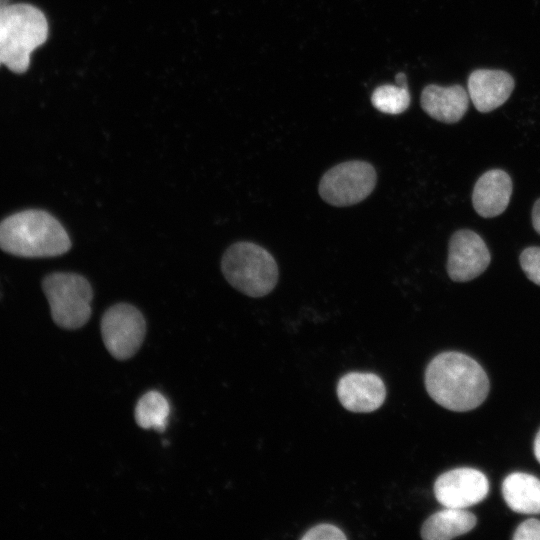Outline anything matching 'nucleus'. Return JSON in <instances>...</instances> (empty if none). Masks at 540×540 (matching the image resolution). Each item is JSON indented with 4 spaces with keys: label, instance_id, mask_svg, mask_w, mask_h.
I'll return each instance as SVG.
<instances>
[{
    "label": "nucleus",
    "instance_id": "nucleus-1",
    "mask_svg": "<svg viewBox=\"0 0 540 540\" xmlns=\"http://www.w3.org/2000/svg\"><path fill=\"white\" fill-rule=\"evenodd\" d=\"M431 398L452 411H468L481 405L489 393V379L483 368L460 352L434 357L425 372Z\"/></svg>",
    "mask_w": 540,
    "mask_h": 540
},
{
    "label": "nucleus",
    "instance_id": "nucleus-2",
    "mask_svg": "<svg viewBox=\"0 0 540 540\" xmlns=\"http://www.w3.org/2000/svg\"><path fill=\"white\" fill-rule=\"evenodd\" d=\"M0 248L20 257H54L68 252L71 240L54 216L29 209L0 222Z\"/></svg>",
    "mask_w": 540,
    "mask_h": 540
},
{
    "label": "nucleus",
    "instance_id": "nucleus-3",
    "mask_svg": "<svg viewBox=\"0 0 540 540\" xmlns=\"http://www.w3.org/2000/svg\"><path fill=\"white\" fill-rule=\"evenodd\" d=\"M48 36L44 14L30 4H8L0 8V66L24 73L31 53Z\"/></svg>",
    "mask_w": 540,
    "mask_h": 540
},
{
    "label": "nucleus",
    "instance_id": "nucleus-4",
    "mask_svg": "<svg viewBox=\"0 0 540 540\" xmlns=\"http://www.w3.org/2000/svg\"><path fill=\"white\" fill-rule=\"evenodd\" d=\"M225 279L238 291L250 297L269 294L278 281V267L265 248L241 241L232 244L222 256Z\"/></svg>",
    "mask_w": 540,
    "mask_h": 540
},
{
    "label": "nucleus",
    "instance_id": "nucleus-5",
    "mask_svg": "<svg viewBox=\"0 0 540 540\" xmlns=\"http://www.w3.org/2000/svg\"><path fill=\"white\" fill-rule=\"evenodd\" d=\"M53 321L61 328L84 326L91 316L93 291L89 281L72 272H53L42 281Z\"/></svg>",
    "mask_w": 540,
    "mask_h": 540
},
{
    "label": "nucleus",
    "instance_id": "nucleus-6",
    "mask_svg": "<svg viewBox=\"0 0 540 540\" xmlns=\"http://www.w3.org/2000/svg\"><path fill=\"white\" fill-rule=\"evenodd\" d=\"M377 175L368 162L346 161L330 168L321 178L319 194L327 203L345 207L357 204L374 190Z\"/></svg>",
    "mask_w": 540,
    "mask_h": 540
},
{
    "label": "nucleus",
    "instance_id": "nucleus-7",
    "mask_svg": "<svg viewBox=\"0 0 540 540\" xmlns=\"http://www.w3.org/2000/svg\"><path fill=\"white\" fill-rule=\"evenodd\" d=\"M146 334L142 313L128 303L109 307L101 319V335L107 351L117 360L133 357Z\"/></svg>",
    "mask_w": 540,
    "mask_h": 540
},
{
    "label": "nucleus",
    "instance_id": "nucleus-8",
    "mask_svg": "<svg viewBox=\"0 0 540 540\" xmlns=\"http://www.w3.org/2000/svg\"><path fill=\"white\" fill-rule=\"evenodd\" d=\"M489 492L486 476L473 468H456L435 481L434 494L444 507L465 509L484 500Z\"/></svg>",
    "mask_w": 540,
    "mask_h": 540
},
{
    "label": "nucleus",
    "instance_id": "nucleus-9",
    "mask_svg": "<svg viewBox=\"0 0 540 540\" xmlns=\"http://www.w3.org/2000/svg\"><path fill=\"white\" fill-rule=\"evenodd\" d=\"M491 256L483 239L467 229L456 231L448 247L447 272L455 282L470 281L482 274Z\"/></svg>",
    "mask_w": 540,
    "mask_h": 540
},
{
    "label": "nucleus",
    "instance_id": "nucleus-10",
    "mask_svg": "<svg viewBox=\"0 0 540 540\" xmlns=\"http://www.w3.org/2000/svg\"><path fill=\"white\" fill-rule=\"evenodd\" d=\"M337 395L344 408L367 413L378 409L386 397L382 379L373 373L351 372L340 378Z\"/></svg>",
    "mask_w": 540,
    "mask_h": 540
},
{
    "label": "nucleus",
    "instance_id": "nucleus-11",
    "mask_svg": "<svg viewBox=\"0 0 540 540\" xmlns=\"http://www.w3.org/2000/svg\"><path fill=\"white\" fill-rule=\"evenodd\" d=\"M513 77L503 70L477 69L468 77V95L475 108L487 113L501 106L514 89Z\"/></svg>",
    "mask_w": 540,
    "mask_h": 540
},
{
    "label": "nucleus",
    "instance_id": "nucleus-12",
    "mask_svg": "<svg viewBox=\"0 0 540 540\" xmlns=\"http://www.w3.org/2000/svg\"><path fill=\"white\" fill-rule=\"evenodd\" d=\"M511 194L510 176L500 169L489 170L477 180L474 186L473 207L481 217H496L506 210Z\"/></svg>",
    "mask_w": 540,
    "mask_h": 540
},
{
    "label": "nucleus",
    "instance_id": "nucleus-13",
    "mask_svg": "<svg viewBox=\"0 0 540 540\" xmlns=\"http://www.w3.org/2000/svg\"><path fill=\"white\" fill-rule=\"evenodd\" d=\"M469 105V95L461 85L426 86L421 94V106L432 118L455 123L462 119Z\"/></svg>",
    "mask_w": 540,
    "mask_h": 540
},
{
    "label": "nucleus",
    "instance_id": "nucleus-14",
    "mask_svg": "<svg viewBox=\"0 0 540 540\" xmlns=\"http://www.w3.org/2000/svg\"><path fill=\"white\" fill-rule=\"evenodd\" d=\"M502 495L514 512L540 513V480L533 475L522 472L509 474L502 483Z\"/></svg>",
    "mask_w": 540,
    "mask_h": 540
},
{
    "label": "nucleus",
    "instance_id": "nucleus-15",
    "mask_svg": "<svg viewBox=\"0 0 540 540\" xmlns=\"http://www.w3.org/2000/svg\"><path fill=\"white\" fill-rule=\"evenodd\" d=\"M475 525L473 513L461 508L445 507L423 523L421 536L426 540H448L468 533Z\"/></svg>",
    "mask_w": 540,
    "mask_h": 540
},
{
    "label": "nucleus",
    "instance_id": "nucleus-16",
    "mask_svg": "<svg viewBox=\"0 0 540 540\" xmlns=\"http://www.w3.org/2000/svg\"><path fill=\"white\" fill-rule=\"evenodd\" d=\"M169 412V402L164 395L151 390L138 400L134 416L139 427L163 432L168 422Z\"/></svg>",
    "mask_w": 540,
    "mask_h": 540
},
{
    "label": "nucleus",
    "instance_id": "nucleus-17",
    "mask_svg": "<svg viewBox=\"0 0 540 540\" xmlns=\"http://www.w3.org/2000/svg\"><path fill=\"white\" fill-rule=\"evenodd\" d=\"M371 102L383 113L400 114L409 107L410 94L407 87L382 85L373 91Z\"/></svg>",
    "mask_w": 540,
    "mask_h": 540
},
{
    "label": "nucleus",
    "instance_id": "nucleus-18",
    "mask_svg": "<svg viewBox=\"0 0 540 540\" xmlns=\"http://www.w3.org/2000/svg\"><path fill=\"white\" fill-rule=\"evenodd\" d=\"M520 265L528 279L540 286V247H528L523 250Z\"/></svg>",
    "mask_w": 540,
    "mask_h": 540
},
{
    "label": "nucleus",
    "instance_id": "nucleus-19",
    "mask_svg": "<svg viewBox=\"0 0 540 540\" xmlns=\"http://www.w3.org/2000/svg\"><path fill=\"white\" fill-rule=\"evenodd\" d=\"M341 529L332 524H319L309 529L301 537L303 540H345Z\"/></svg>",
    "mask_w": 540,
    "mask_h": 540
},
{
    "label": "nucleus",
    "instance_id": "nucleus-20",
    "mask_svg": "<svg viewBox=\"0 0 540 540\" xmlns=\"http://www.w3.org/2000/svg\"><path fill=\"white\" fill-rule=\"evenodd\" d=\"M514 540H540V520L528 519L516 529Z\"/></svg>",
    "mask_w": 540,
    "mask_h": 540
},
{
    "label": "nucleus",
    "instance_id": "nucleus-21",
    "mask_svg": "<svg viewBox=\"0 0 540 540\" xmlns=\"http://www.w3.org/2000/svg\"><path fill=\"white\" fill-rule=\"evenodd\" d=\"M532 224L536 232L540 235V198L535 202L532 209Z\"/></svg>",
    "mask_w": 540,
    "mask_h": 540
},
{
    "label": "nucleus",
    "instance_id": "nucleus-22",
    "mask_svg": "<svg viewBox=\"0 0 540 540\" xmlns=\"http://www.w3.org/2000/svg\"><path fill=\"white\" fill-rule=\"evenodd\" d=\"M534 454L537 461L540 463V430L538 431L534 440Z\"/></svg>",
    "mask_w": 540,
    "mask_h": 540
},
{
    "label": "nucleus",
    "instance_id": "nucleus-23",
    "mask_svg": "<svg viewBox=\"0 0 540 540\" xmlns=\"http://www.w3.org/2000/svg\"><path fill=\"white\" fill-rule=\"evenodd\" d=\"M396 79V82L399 86H402V87H407V82H406V76L405 74L403 73H398L395 77Z\"/></svg>",
    "mask_w": 540,
    "mask_h": 540
},
{
    "label": "nucleus",
    "instance_id": "nucleus-24",
    "mask_svg": "<svg viewBox=\"0 0 540 540\" xmlns=\"http://www.w3.org/2000/svg\"><path fill=\"white\" fill-rule=\"evenodd\" d=\"M10 0H0V8L10 4Z\"/></svg>",
    "mask_w": 540,
    "mask_h": 540
}]
</instances>
